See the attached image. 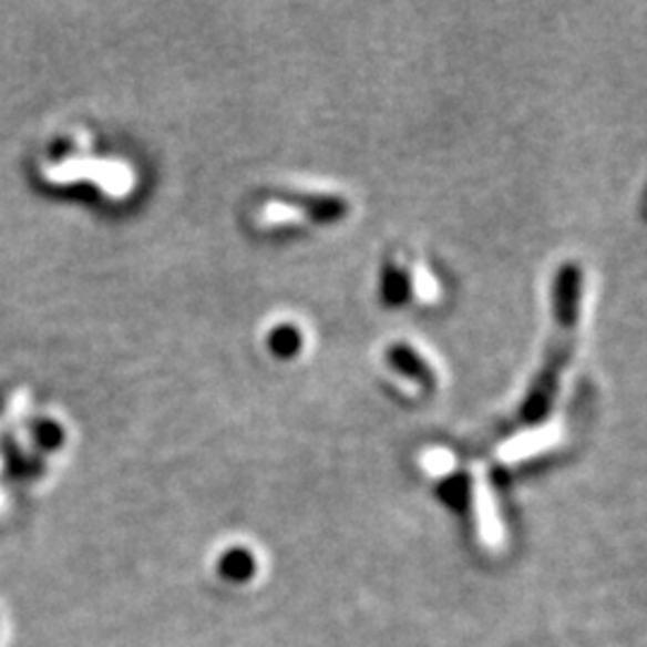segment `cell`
<instances>
[{
    "instance_id": "3957f363",
    "label": "cell",
    "mask_w": 647,
    "mask_h": 647,
    "mask_svg": "<svg viewBox=\"0 0 647 647\" xmlns=\"http://www.w3.org/2000/svg\"><path fill=\"white\" fill-rule=\"evenodd\" d=\"M255 556L249 554L247 550H230L226 552L224 556H220V562H218V571H220V576L233 581V583H245L255 576Z\"/></svg>"
},
{
    "instance_id": "277c9868",
    "label": "cell",
    "mask_w": 647,
    "mask_h": 647,
    "mask_svg": "<svg viewBox=\"0 0 647 647\" xmlns=\"http://www.w3.org/2000/svg\"><path fill=\"white\" fill-rule=\"evenodd\" d=\"M387 296L391 300H403L405 298V290H408V274L403 271V267H389L387 271Z\"/></svg>"
},
{
    "instance_id": "52a82bcc",
    "label": "cell",
    "mask_w": 647,
    "mask_h": 647,
    "mask_svg": "<svg viewBox=\"0 0 647 647\" xmlns=\"http://www.w3.org/2000/svg\"><path fill=\"white\" fill-rule=\"evenodd\" d=\"M444 496H446V502H451L453 506L461 509L465 504V499H468V484L463 480L451 482L449 487H444Z\"/></svg>"
},
{
    "instance_id": "8992f818",
    "label": "cell",
    "mask_w": 647,
    "mask_h": 647,
    "mask_svg": "<svg viewBox=\"0 0 647 647\" xmlns=\"http://www.w3.org/2000/svg\"><path fill=\"white\" fill-rule=\"evenodd\" d=\"M37 437L43 449H58L63 444V430L51 420H43L41 424H37Z\"/></svg>"
},
{
    "instance_id": "6da1fadb",
    "label": "cell",
    "mask_w": 647,
    "mask_h": 647,
    "mask_svg": "<svg viewBox=\"0 0 647 647\" xmlns=\"http://www.w3.org/2000/svg\"><path fill=\"white\" fill-rule=\"evenodd\" d=\"M581 298H583V274L578 264H564L562 271L556 276L554 288V336L547 348V356L542 360V370L533 379L531 391L523 399L518 413L513 415L502 430L523 428V424H535L547 413L558 381L566 370V364L573 356V346H576L578 336V319H581Z\"/></svg>"
},
{
    "instance_id": "5b68a950",
    "label": "cell",
    "mask_w": 647,
    "mask_h": 647,
    "mask_svg": "<svg viewBox=\"0 0 647 647\" xmlns=\"http://www.w3.org/2000/svg\"><path fill=\"white\" fill-rule=\"evenodd\" d=\"M298 343H300V336H298L296 329H290V327L278 329L271 336V346H274V350L278 352V356H290V352H296Z\"/></svg>"
},
{
    "instance_id": "7a4b0ae2",
    "label": "cell",
    "mask_w": 647,
    "mask_h": 647,
    "mask_svg": "<svg viewBox=\"0 0 647 647\" xmlns=\"http://www.w3.org/2000/svg\"><path fill=\"white\" fill-rule=\"evenodd\" d=\"M389 362L396 372H401L413 381H418L420 387L424 389L434 387V374L430 370V364L424 362L420 352L410 348L408 343H393L389 350Z\"/></svg>"
}]
</instances>
